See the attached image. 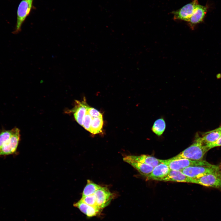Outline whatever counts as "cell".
<instances>
[{"instance_id": "obj_1", "label": "cell", "mask_w": 221, "mask_h": 221, "mask_svg": "<svg viewBox=\"0 0 221 221\" xmlns=\"http://www.w3.org/2000/svg\"><path fill=\"white\" fill-rule=\"evenodd\" d=\"M208 150L206 145L203 143L201 137L197 136L191 145L173 157L185 158L194 160H202L205 154Z\"/></svg>"}, {"instance_id": "obj_2", "label": "cell", "mask_w": 221, "mask_h": 221, "mask_svg": "<svg viewBox=\"0 0 221 221\" xmlns=\"http://www.w3.org/2000/svg\"><path fill=\"white\" fill-rule=\"evenodd\" d=\"M161 162L166 164L170 170L180 171L190 166H210L213 165L203 160H194L185 158H176L173 157L167 160L161 159Z\"/></svg>"}, {"instance_id": "obj_3", "label": "cell", "mask_w": 221, "mask_h": 221, "mask_svg": "<svg viewBox=\"0 0 221 221\" xmlns=\"http://www.w3.org/2000/svg\"><path fill=\"white\" fill-rule=\"evenodd\" d=\"M194 183L221 189V170L208 173L194 179Z\"/></svg>"}, {"instance_id": "obj_4", "label": "cell", "mask_w": 221, "mask_h": 221, "mask_svg": "<svg viewBox=\"0 0 221 221\" xmlns=\"http://www.w3.org/2000/svg\"><path fill=\"white\" fill-rule=\"evenodd\" d=\"M220 170H221V166L213 165L210 166H190L185 168L181 171L190 178L197 179L208 173Z\"/></svg>"}, {"instance_id": "obj_5", "label": "cell", "mask_w": 221, "mask_h": 221, "mask_svg": "<svg viewBox=\"0 0 221 221\" xmlns=\"http://www.w3.org/2000/svg\"><path fill=\"white\" fill-rule=\"evenodd\" d=\"M32 3L28 0H22L18 7L17 14V21L14 30L13 31L14 34H17L21 32V26L26 17L31 10Z\"/></svg>"}, {"instance_id": "obj_6", "label": "cell", "mask_w": 221, "mask_h": 221, "mask_svg": "<svg viewBox=\"0 0 221 221\" xmlns=\"http://www.w3.org/2000/svg\"><path fill=\"white\" fill-rule=\"evenodd\" d=\"M13 130L12 135L0 149V156L13 154L17 150L20 140V130L17 127L13 128Z\"/></svg>"}, {"instance_id": "obj_7", "label": "cell", "mask_w": 221, "mask_h": 221, "mask_svg": "<svg viewBox=\"0 0 221 221\" xmlns=\"http://www.w3.org/2000/svg\"><path fill=\"white\" fill-rule=\"evenodd\" d=\"M198 4V0H194L180 9L173 12L175 19L188 21Z\"/></svg>"}, {"instance_id": "obj_8", "label": "cell", "mask_w": 221, "mask_h": 221, "mask_svg": "<svg viewBox=\"0 0 221 221\" xmlns=\"http://www.w3.org/2000/svg\"><path fill=\"white\" fill-rule=\"evenodd\" d=\"M97 207L100 209L107 206L110 203L112 194L106 187H101L95 193Z\"/></svg>"}, {"instance_id": "obj_9", "label": "cell", "mask_w": 221, "mask_h": 221, "mask_svg": "<svg viewBox=\"0 0 221 221\" xmlns=\"http://www.w3.org/2000/svg\"><path fill=\"white\" fill-rule=\"evenodd\" d=\"M194 179L186 175L181 171L170 170L167 175L161 181L194 183Z\"/></svg>"}, {"instance_id": "obj_10", "label": "cell", "mask_w": 221, "mask_h": 221, "mask_svg": "<svg viewBox=\"0 0 221 221\" xmlns=\"http://www.w3.org/2000/svg\"><path fill=\"white\" fill-rule=\"evenodd\" d=\"M170 170L166 164L161 163L154 167L146 179L148 180L162 181L167 175Z\"/></svg>"}, {"instance_id": "obj_11", "label": "cell", "mask_w": 221, "mask_h": 221, "mask_svg": "<svg viewBox=\"0 0 221 221\" xmlns=\"http://www.w3.org/2000/svg\"><path fill=\"white\" fill-rule=\"evenodd\" d=\"M76 103L75 106L72 111L76 121L82 126L84 117L90 107L87 104L85 100L82 102L76 101Z\"/></svg>"}, {"instance_id": "obj_12", "label": "cell", "mask_w": 221, "mask_h": 221, "mask_svg": "<svg viewBox=\"0 0 221 221\" xmlns=\"http://www.w3.org/2000/svg\"><path fill=\"white\" fill-rule=\"evenodd\" d=\"M123 161L136 169L142 175L147 177L152 172L154 167L146 164L133 161L127 156L123 158Z\"/></svg>"}, {"instance_id": "obj_13", "label": "cell", "mask_w": 221, "mask_h": 221, "mask_svg": "<svg viewBox=\"0 0 221 221\" xmlns=\"http://www.w3.org/2000/svg\"><path fill=\"white\" fill-rule=\"evenodd\" d=\"M207 7L198 4L188 21L191 26L202 21L207 12Z\"/></svg>"}, {"instance_id": "obj_14", "label": "cell", "mask_w": 221, "mask_h": 221, "mask_svg": "<svg viewBox=\"0 0 221 221\" xmlns=\"http://www.w3.org/2000/svg\"><path fill=\"white\" fill-rule=\"evenodd\" d=\"M128 157L136 161L150 165L153 167L161 163V159L149 155L143 154L140 155H129Z\"/></svg>"}, {"instance_id": "obj_15", "label": "cell", "mask_w": 221, "mask_h": 221, "mask_svg": "<svg viewBox=\"0 0 221 221\" xmlns=\"http://www.w3.org/2000/svg\"><path fill=\"white\" fill-rule=\"evenodd\" d=\"M221 136L220 127L204 133L201 137L203 143L205 145L216 141Z\"/></svg>"}, {"instance_id": "obj_16", "label": "cell", "mask_w": 221, "mask_h": 221, "mask_svg": "<svg viewBox=\"0 0 221 221\" xmlns=\"http://www.w3.org/2000/svg\"><path fill=\"white\" fill-rule=\"evenodd\" d=\"M103 126V117L93 118L89 132L93 134L102 132Z\"/></svg>"}, {"instance_id": "obj_17", "label": "cell", "mask_w": 221, "mask_h": 221, "mask_svg": "<svg viewBox=\"0 0 221 221\" xmlns=\"http://www.w3.org/2000/svg\"><path fill=\"white\" fill-rule=\"evenodd\" d=\"M101 187L88 180L87 184L83 189L82 197L94 194L95 192Z\"/></svg>"}, {"instance_id": "obj_18", "label": "cell", "mask_w": 221, "mask_h": 221, "mask_svg": "<svg viewBox=\"0 0 221 221\" xmlns=\"http://www.w3.org/2000/svg\"><path fill=\"white\" fill-rule=\"evenodd\" d=\"M166 124L164 119L162 118L157 120L154 122L152 128V130L157 135L160 136L164 131Z\"/></svg>"}, {"instance_id": "obj_19", "label": "cell", "mask_w": 221, "mask_h": 221, "mask_svg": "<svg viewBox=\"0 0 221 221\" xmlns=\"http://www.w3.org/2000/svg\"><path fill=\"white\" fill-rule=\"evenodd\" d=\"M13 132V129L9 130H2L0 132V149L4 143L11 137Z\"/></svg>"}, {"instance_id": "obj_20", "label": "cell", "mask_w": 221, "mask_h": 221, "mask_svg": "<svg viewBox=\"0 0 221 221\" xmlns=\"http://www.w3.org/2000/svg\"><path fill=\"white\" fill-rule=\"evenodd\" d=\"M80 200L89 205L97 206L94 194L82 197Z\"/></svg>"}, {"instance_id": "obj_21", "label": "cell", "mask_w": 221, "mask_h": 221, "mask_svg": "<svg viewBox=\"0 0 221 221\" xmlns=\"http://www.w3.org/2000/svg\"><path fill=\"white\" fill-rule=\"evenodd\" d=\"M74 207L79 208L83 214L86 215L89 205L80 200L79 201L73 204Z\"/></svg>"}, {"instance_id": "obj_22", "label": "cell", "mask_w": 221, "mask_h": 221, "mask_svg": "<svg viewBox=\"0 0 221 221\" xmlns=\"http://www.w3.org/2000/svg\"><path fill=\"white\" fill-rule=\"evenodd\" d=\"M92 118L87 113L83 118L82 126L88 131L90 130Z\"/></svg>"}, {"instance_id": "obj_23", "label": "cell", "mask_w": 221, "mask_h": 221, "mask_svg": "<svg viewBox=\"0 0 221 221\" xmlns=\"http://www.w3.org/2000/svg\"><path fill=\"white\" fill-rule=\"evenodd\" d=\"M100 210L97 206H89L86 215L88 217L96 216Z\"/></svg>"}, {"instance_id": "obj_24", "label": "cell", "mask_w": 221, "mask_h": 221, "mask_svg": "<svg viewBox=\"0 0 221 221\" xmlns=\"http://www.w3.org/2000/svg\"><path fill=\"white\" fill-rule=\"evenodd\" d=\"M87 113L92 118L103 117L102 114L99 111L92 107H89Z\"/></svg>"}, {"instance_id": "obj_25", "label": "cell", "mask_w": 221, "mask_h": 221, "mask_svg": "<svg viewBox=\"0 0 221 221\" xmlns=\"http://www.w3.org/2000/svg\"><path fill=\"white\" fill-rule=\"evenodd\" d=\"M206 145L208 150L213 148L221 146V136L215 142Z\"/></svg>"}, {"instance_id": "obj_26", "label": "cell", "mask_w": 221, "mask_h": 221, "mask_svg": "<svg viewBox=\"0 0 221 221\" xmlns=\"http://www.w3.org/2000/svg\"><path fill=\"white\" fill-rule=\"evenodd\" d=\"M33 0H28V1L30 3H32Z\"/></svg>"}, {"instance_id": "obj_27", "label": "cell", "mask_w": 221, "mask_h": 221, "mask_svg": "<svg viewBox=\"0 0 221 221\" xmlns=\"http://www.w3.org/2000/svg\"><path fill=\"white\" fill-rule=\"evenodd\" d=\"M220 128L221 130V126L220 127Z\"/></svg>"}]
</instances>
